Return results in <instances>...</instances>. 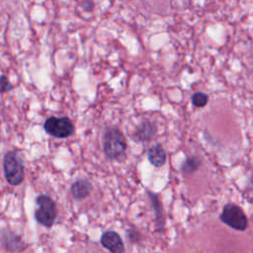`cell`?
<instances>
[{
	"label": "cell",
	"mask_w": 253,
	"mask_h": 253,
	"mask_svg": "<svg viewBox=\"0 0 253 253\" xmlns=\"http://www.w3.org/2000/svg\"><path fill=\"white\" fill-rule=\"evenodd\" d=\"M13 85L10 83V81L5 77V75L1 76V92L5 93L9 90H11Z\"/></svg>",
	"instance_id": "7c38bea8"
},
{
	"label": "cell",
	"mask_w": 253,
	"mask_h": 253,
	"mask_svg": "<svg viewBox=\"0 0 253 253\" xmlns=\"http://www.w3.org/2000/svg\"><path fill=\"white\" fill-rule=\"evenodd\" d=\"M35 217L42 225L50 227L56 217V208L54 202L45 195H40L36 200Z\"/></svg>",
	"instance_id": "3957f363"
},
{
	"label": "cell",
	"mask_w": 253,
	"mask_h": 253,
	"mask_svg": "<svg viewBox=\"0 0 253 253\" xmlns=\"http://www.w3.org/2000/svg\"><path fill=\"white\" fill-rule=\"evenodd\" d=\"M147 157L153 166L160 167L166 161V152L160 144H155L148 149Z\"/></svg>",
	"instance_id": "9c48e42d"
},
{
	"label": "cell",
	"mask_w": 253,
	"mask_h": 253,
	"mask_svg": "<svg viewBox=\"0 0 253 253\" xmlns=\"http://www.w3.org/2000/svg\"><path fill=\"white\" fill-rule=\"evenodd\" d=\"M219 217L222 222L235 230L243 231L248 227V219L243 210L234 204L225 205Z\"/></svg>",
	"instance_id": "277c9868"
},
{
	"label": "cell",
	"mask_w": 253,
	"mask_h": 253,
	"mask_svg": "<svg viewBox=\"0 0 253 253\" xmlns=\"http://www.w3.org/2000/svg\"><path fill=\"white\" fill-rule=\"evenodd\" d=\"M4 176L7 182L12 186L21 184L25 177L24 165L22 159L15 151H8L3 158Z\"/></svg>",
	"instance_id": "7a4b0ae2"
},
{
	"label": "cell",
	"mask_w": 253,
	"mask_h": 253,
	"mask_svg": "<svg viewBox=\"0 0 253 253\" xmlns=\"http://www.w3.org/2000/svg\"><path fill=\"white\" fill-rule=\"evenodd\" d=\"M156 133V126L149 122L142 123L135 130L133 139L136 141H146Z\"/></svg>",
	"instance_id": "ba28073f"
},
{
	"label": "cell",
	"mask_w": 253,
	"mask_h": 253,
	"mask_svg": "<svg viewBox=\"0 0 253 253\" xmlns=\"http://www.w3.org/2000/svg\"><path fill=\"white\" fill-rule=\"evenodd\" d=\"M200 164H201V162H200V160L198 158L191 157V158H189V159H187L185 161L182 169H183V171L185 173H191V172L196 171L199 168Z\"/></svg>",
	"instance_id": "30bf717a"
},
{
	"label": "cell",
	"mask_w": 253,
	"mask_h": 253,
	"mask_svg": "<svg viewBox=\"0 0 253 253\" xmlns=\"http://www.w3.org/2000/svg\"><path fill=\"white\" fill-rule=\"evenodd\" d=\"M101 244L111 253H124L125 246L121 236L113 230L106 231L100 238Z\"/></svg>",
	"instance_id": "8992f818"
},
{
	"label": "cell",
	"mask_w": 253,
	"mask_h": 253,
	"mask_svg": "<svg viewBox=\"0 0 253 253\" xmlns=\"http://www.w3.org/2000/svg\"><path fill=\"white\" fill-rule=\"evenodd\" d=\"M43 128L46 133L57 138L68 137L74 131V126L72 122L66 117H50L46 119L43 125Z\"/></svg>",
	"instance_id": "5b68a950"
},
{
	"label": "cell",
	"mask_w": 253,
	"mask_h": 253,
	"mask_svg": "<svg viewBox=\"0 0 253 253\" xmlns=\"http://www.w3.org/2000/svg\"><path fill=\"white\" fill-rule=\"evenodd\" d=\"M92 184L87 180H78L71 185L70 193L75 200H83L92 191Z\"/></svg>",
	"instance_id": "52a82bcc"
},
{
	"label": "cell",
	"mask_w": 253,
	"mask_h": 253,
	"mask_svg": "<svg viewBox=\"0 0 253 253\" xmlns=\"http://www.w3.org/2000/svg\"><path fill=\"white\" fill-rule=\"evenodd\" d=\"M103 147L106 156L110 159H119L125 154L126 141L125 135L117 128L106 130L103 138Z\"/></svg>",
	"instance_id": "6da1fadb"
},
{
	"label": "cell",
	"mask_w": 253,
	"mask_h": 253,
	"mask_svg": "<svg viewBox=\"0 0 253 253\" xmlns=\"http://www.w3.org/2000/svg\"><path fill=\"white\" fill-rule=\"evenodd\" d=\"M209 101V97L207 94L202 93V92H197L192 96V103L194 106L198 108H202L207 105Z\"/></svg>",
	"instance_id": "8fae6325"
}]
</instances>
